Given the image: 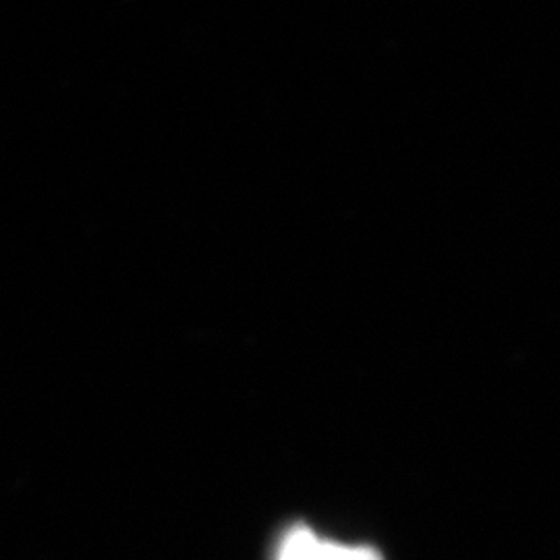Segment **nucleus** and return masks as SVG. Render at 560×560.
<instances>
[{
  "label": "nucleus",
  "mask_w": 560,
  "mask_h": 560,
  "mask_svg": "<svg viewBox=\"0 0 560 560\" xmlns=\"http://www.w3.org/2000/svg\"><path fill=\"white\" fill-rule=\"evenodd\" d=\"M279 560H324V541L307 527H295L282 541Z\"/></svg>",
  "instance_id": "1"
},
{
  "label": "nucleus",
  "mask_w": 560,
  "mask_h": 560,
  "mask_svg": "<svg viewBox=\"0 0 560 560\" xmlns=\"http://www.w3.org/2000/svg\"><path fill=\"white\" fill-rule=\"evenodd\" d=\"M324 560H382V557L365 546H340L324 541Z\"/></svg>",
  "instance_id": "2"
}]
</instances>
